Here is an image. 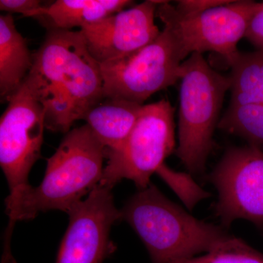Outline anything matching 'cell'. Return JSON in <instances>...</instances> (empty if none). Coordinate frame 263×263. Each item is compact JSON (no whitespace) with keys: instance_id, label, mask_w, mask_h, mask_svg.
<instances>
[{"instance_id":"1","label":"cell","mask_w":263,"mask_h":263,"mask_svg":"<svg viewBox=\"0 0 263 263\" xmlns=\"http://www.w3.org/2000/svg\"><path fill=\"white\" fill-rule=\"evenodd\" d=\"M29 77L46 110V127L67 133L104 99L101 66L81 31L47 30Z\"/></svg>"},{"instance_id":"2","label":"cell","mask_w":263,"mask_h":263,"mask_svg":"<svg viewBox=\"0 0 263 263\" xmlns=\"http://www.w3.org/2000/svg\"><path fill=\"white\" fill-rule=\"evenodd\" d=\"M106 148L87 124L71 129L48 160L42 182L29 186L5 200L10 228L18 221L40 213L60 210L68 214L103 179Z\"/></svg>"},{"instance_id":"3","label":"cell","mask_w":263,"mask_h":263,"mask_svg":"<svg viewBox=\"0 0 263 263\" xmlns=\"http://www.w3.org/2000/svg\"><path fill=\"white\" fill-rule=\"evenodd\" d=\"M121 216L144 243L152 263L182 262L230 236L221 227L190 215L152 183L128 200Z\"/></svg>"},{"instance_id":"4","label":"cell","mask_w":263,"mask_h":263,"mask_svg":"<svg viewBox=\"0 0 263 263\" xmlns=\"http://www.w3.org/2000/svg\"><path fill=\"white\" fill-rule=\"evenodd\" d=\"M180 81L176 155L190 174H202L214 146L230 78L214 70L202 54L193 53L181 64Z\"/></svg>"},{"instance_id":"5","label":"cell","mask_w":263,"mask_h":263,"mask_svg":"<svg viewBox=\"0 0 263 263\" xmlns=\"http://www.w3.org/2000/svg\"><path fill=\"white\" fill-rule=\"evenodd\" d=\"M175 109L167 100L143 105L134 127L122 145L106 150L107 164L100 185L112 189L121 180L133 181L139 190L174 152Z\"/></svg>"},{"instance_id":"6","label":"cell","mask_w":263,"mask_h":263,"mask_svg":"<svg viewBox=\"0 0 263 263\" xmlns=\"http://www.w3.org/2000/svg\"><path fill=\"white\" fill-rule=\"evenodd\" d=\"M183 57L168 26L134 54L101 64L104 98H121L143 105L152 95L180 80Z\"/></svg>"},{"instance_id":"7","label":"cell","mask_w":263,"mask_h":263,"mask_svg":"<svg viewBox=\"0 0 263 263\" xmlns=\"http://www.w3.org/2000/svg\"><path fill=\"white\" fill-rule=\"evenodd\" d=\"M7 102L0 119V165L13 195L31 186L29 174L41 156L46 110L29 76Z\"/></svg>"},{"instance_id":"8","label":"cell","mask_w":263,"mask_h":263,"mask_svg":"<svg viewBox=\"0 0 263 263\" xmlns=\"http://www.w3.org/2000/svg\"><path fill=\"white\" fill-rule=\"evenodd\" d=\"M259 3L231 1L193 16H181L166 1L158 5L156 15L174 33L184 58L193 53L214 52L230 65L240 51L238 44L245 37L249 21Z\"/></svg>"},{"instance_id":"9","label":"cell","mask_w":263,"mask_h":263,"mask_svg":"<svg viewBox=\"0 0 263 263\" xmlns=\"http://www.w3.org/2000/svg\"><path fill=\"white\" fill-rule=\"evenodd\" d=\"M209 180L219 193L215 213L224 228L240 219L263 227V151L260 147H230Z\"/></svg>"},{"instance_id":"10","label":"cell","mask_w":263,"mask_h":263,"mask_svg":"<svg viewBox=\"0 0 263 263\" xmlns=\"http://www.w3.org/2000/svg\"><path fill=\"white\" fill-rule=\"evenodd\" d=\"M112 189L99 184L70 212L56 263H103L115 251L110 233L122 220Z\"/></svg>"},{"instance_id":"11","label":"cell","mask_w":263,"mask_h":263,"mask_svg":"<svg viewBox=\"0 0 263 263\" xmlns=\"http://www.w3.org/2000/svg\"><path fill=\"white\" fill-rule=\"evenodd\" d=\"M165 2L146 0L80 29L91 56L101 65L154 42L161 32L155 22L157 7Z\"/></svg>"},{"instance_id":"12","label":"cell","mask_w":263,"mask_h":263,"mask_svg":"<svg viewBox=\"0 0 263 263\" xmlns=\"http://www.w3.org/2000/svg\"><path fill=\"white\" fill-rule=\"evenodd\" d=\"M133 3L129 0H57L23 17L37 19L47 30L81 29L122 11Z\"/></svg>"},{"instance_id":"13","label":"cell","mask_w":263,"mask_h":263,"mask_svg":"<svg viewBox=\"0 0 263 263\" xmlns=\"http://www.w3.org/2000/svg\"><path fill=\"white\" fill-rule=\"evenodd\" d=\"M33 54L10 13L0 15V98L8 101L32 70Z\"/></svg>"},{"instance_id":"14","label":"cell","mask_w":263,"mask_h":263,"mask_svg":"<svg viewBox=\"0 0 263 263\" xmlns=\"http://www.w3.org/2000/svg\"><path fill=\"white\" fill-rule=\"evenodd\" d=\"M143 105L121 98H104L83 120L106 150L119 148L129 136Z\"/></svg>"},{"instance_id":"15","label":"cell","mask_w":263,"mask_h":263,"mask_svg":"<svg viewBox=\"0 0 263 263\" xmlns=\"http://www.w3.org/2000/svg\"><path fill=\"white\" fill-rule=\"evenodd\" d=\"M231 67L230 106L263 104V50L240 52Z\"/></svg>"},{"instance_id":"16","label":"cell","mask_w":263,"mask_h":263,"mask_svg":"<svg viewBox=\"0 0 263 263\" xmlns=\"http://www.w3.org/2000/svg\"><path fill=\"white\" fill-rule=\"evenodd\" d=\"M218 127L261 148L263 146V104L229 106Z\"/></svg>"},{"instance_id":"17","label":"cell","mask_w":263,"mask_h":263,"mask_svg":"<svg viewBox=\"0 0 263 263\" xmlns=\"http://www.w3.org/2000/svg\"><path fill=\"white\" fill-rule=\"evenodd\" d=\"M181 263H263V254L240 238L230 235L205 255L186 259Z\"/></svg>"},{"instance_id":"18","label":"cell","mask_w":263,"mask_h":263,"mask_svg":"<svg viewBox=\"0 0 263 263\" xmlns=\"http://www.w3.org/2000/svg\"><path fill=\"white\" fill-rule=\"evenodd\" d=\"M157 174L182 199L186 206L193 209L197 202L210 196V194L199 187L188 175L176 172L163 164Z\"/></svg>"},{"instance_id":"19","label":"cell","mask_w":263,"mask_h":263,"mask_svg":"<svg viewBox=\"0 0 263 263\" xmlns=\"http://www.w3.org/2000/svg\"><path fill=\"white\" fill-rule=\"evenodd\" d=\"M230 2V0H180L176 2L174 8L181 16L190 17L228 4Z\"/></svg>"},{"instance_id":"20","label":"cell","mask_w":263,"mask_h":263,"mask_svg":"<svg viewBox=\"0 0 263 263\" xmlns=\"http://www.w3.org/2000/svg\"><path fill=\"white\" fill-rule=\"evenodd\" d=\"M245 38L258 50H263V3H259L249 21Z\"/></svg>"},{"instance_id":"21","label":"cell","mask_w":263,"mask_h":263,"mask_svg":"<svg viewBox=\"0 0 263 263\" xmlns=\"http://www.w3.org/2000/svg\"><path fill=\"white\" fill-rule=\"evenodd\" d=\"M43 5L37 0H1L0 10L10 13H21L22 15L27 14L34 10L40 9Z\"/></svg>"}]
</instances>
